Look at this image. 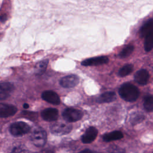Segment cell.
Listing matches in <instances>:
<instances>
[{"label":"cell","instance_id":"obj_1","mask_svg":"<svg viewBox=\"0 0 153 153\" xmlns=\"http://www.w3.org/2000/svg\"><path fill=\"white\" fill-rule=\"evenodd\" d=\"M119 94L126 101L134 102L138 98L139 91L135 85L130 83H125L120 87Z\"/></svg>","mask_w":153,"mask_h":153},{"label":"cell","instance_id":"obj_2","mask_svg":"<svg viewBox=\"0 0 153 153\" xmlns=\"http://www.w3.org/2000/svg\"><path fill=\"white\" fill-rule=\"evenodd\" d=\"M30 130V126L26 123L18 121L13 123L10 127V131L11 134L14 136H21L24 135Z\"/></svg>","mask_w":153,"mask_h":153},{"label":"cell","instance_id":"obj_3","mask_svg":"<svg viewBox=\"0 0 153 153\" xmlns=\"http://www.w3.org/2000/svg\"><path fill=\"white\" fill-rule=\"evenodd\" d=\"M31 140L38 147L43 146L47 142V133L41 128H36L31 134Z\"/></svg>","mask_w":153,"mask_h":153},{"label":"cell","instance_id":"obj_4","mask_svg":"<svg viewBox=\"0 0 153 153\" xmlns=\"http://www.w3.org/2000/svg\"><path fill=\"white\" fill-rule=\"evenodd\" d=\"M63 118L68 122H75L79 120L83 115L82 112L78 109L74 108H67L62 114Z\"/></svg>","mask_w":153,"mask_h":153},{"label":"cell","instance_id":"obj_5","mask_svg":"<svg viewBox=\"0 0 153 153\" xmlns=\"http://www.w3.org/2000/svg\"><path fill=\"white\" fill-rule=\"evenodd\" d=\"M72 127L65 123H55L51 126V132L56 135H64L69 133L72 130Z\"/></svg>","mask_w":153,"mask_h":153},{"label":"cell","instance_id":"obj_6","mask_svg":"<svg viewBox=\"0 0 153 153\" xmlns=\"http://www.w3.org/2000/svg\"><path fill=\"white\" fill-rule=\"evenodd\" d=\"M79 78L77 75L72 74L63 77L59 81L60 85L64 88H72L79 83Z\"/></svg>","mask_w":153,"mask_h":153},{"label":"cell","instance_id":"obj_7","mask_svg":"<svg viewBox=\"0 0 153 153\" xmlns=\"http://www.w3.org/2000/svg\"><path fill=\"white\" fill-rule=\"evenodd\" d=\"M14 90V85L9 82L0 83V100L7 99Z\"/></svg>","mask_w":153,"mask_h":153},{"label":"cell","instance_id":"obj_8","mask_svg":"<svg viewBox=\"0 0 153 153\" xmlns=\"http://www.w3.org/2000/svg\"><path fill=\"white\" fill-rule=\"evenodd\" d=\"M17 111V108L13 105L0 103V118H6L14 115Z\"/></svg>","mask_w":153,"mask_h":153},{"label":"cell","instance_id":"obj_9","mask_svg":"<svg viewBox=\"0 0 153 153\" xmlns=\"http://www.w3.org/2000/svg\"><path fill=\"white\" fill-rule=\"evenodd\" d=\"M109 59L106 56H99L85 59L81 62V65L85 66H96L107 63Z\"/></svg>","mask_w":153,"mask_h":153},{"label":"cell","instance_id":"obj_10","mask_svg":"<svg viewBox=\"0 0 153 153\" xmlns=\"http://www.w3.org/2000/svg\"><path fill=\"white\" fill-rule=\"evenodd\" d=\"M97 130L94 127H88L81 137V140L84 143H90L95 140L97 135Z\"/></svg>","mask_w":153,"mask_h":153},{"label":"cell","instance_id":"obj_11","mask_svg":"<svg viewBox=\"0 0 153 153\" xmlns=\"http://www.w3.org/2000/svg\"><path fill=\"white\" fill-rule=\"evenodd\" d=\"M42 98L46 102L53 104L59 105L60 103V97L58 94L53 91L47 90L42 93Z\"/></svg>","mask_w":153,"mask_h":153},{"label":"cell","instance_id":"obj_12","mask_svg":"<svg viewBox=\"0 0 153 153\" xmlns=\"http://www.w3.org/2000/svg\"><path fill=\"white\" fill-rule=\"evenodd\" d=\"M59 112L55 108H47L41 112L42 118L47 121H53L57 119Z\"/></svg>","mask_w":153,"mask_h":153},{"label":"cell","instance_id":"obj_13","mask_svg":"<svg viewBox=\"0 0 153 153\" xmlns=\"http://www.w3.org/2000/svg\"><path fill=\"white\" fill-rule=\"evenodd\" d=\"M149 75L148 72L145 69H140L134 75L135 81L140 85H145L149 80Z\"/></svg>","mask_w":153,"mask_h":153},{"label":"cell","instance_id":"obj_14","mask_svg":"<svg viewBox=\"0 0 153 153\" xmlns=\"http://www.w3.org/2000/svg\"><path fill=\"white\" fill-rule=\"evenodd\" d=\"M153 30V19L147 20L140 29V35L141 37H146Z\"/></svg>","mask_w":153,"mask_h":153},{"label":"cell","instance_id":"obj_15","mask_svg":"<svg viewBox=\"0 0 153 153\" xmlns=\"http://www.w3.org/2000/svg\"><path fill=\"white\" fill-rule=\"evenodd\" d=\"M116 99L115 93L113 91H107L102 94L97 99L99 103H108L115 100Z\"/></svg>","mask_w":153,"mask_h":153},{"label":"cell","instance_id":"obj_16","mask_svg":"<svg viewBox=\"0 0 153 153\" xmlns=\"http://www.w3.org/2000/svg\"><path fill=\"white\" fill-rule=\"evenodd\" d=\"M123 137V133L120 131H114L103 135V139L105 142H111L121 139Z\"/></svg>","mask_w":153,"mask_h":153},{"label":"cell","instance_id":"obj_17","mask_svg":"<svg viewBox=\"0 0 153 153\" xmlns=\"http://www.w3.org/2000/svg\"><path fill=\"white\" fill-rule=\"evenodd\" d=\"M48 63V60H44L40 62H39L36 65L35 68V73L36 75H42L43 74L45 71H46V69L47 68Z\"/></svg>","mask_w":153,"mask_h":153},{"label":"cell","instance_id":"obj_18","mask_svg":"<svg viewBox=\"0 0 153 153\" xmlns=\"http://www.w3.org/2000/svg\"><path fill=\"white\" fill-rule=\"evenodd\" d=\"M144 48L146 52L150 51L153 48V30L145 37Z\"/></svg>","mask_w":153,"mask_h":153},{"label":"cell","instance_id":"obj_19","mask_svg":"<svg viewBox=\"0 0 153 153\" xmlns=\"http://www.w3.org/2000/svg\"><path fill=\"white\" fill-rule=\"evenodd\" d=\"M143 107L148 112L153 111V96L148 95L145 97L143 100Z\"/></svg>","mask_w":153,"mask_h":153},{"label":"cell","instance_id":"obj_20","mask_svg":"<svg viewBox=\"0 0 153 153\" xmlns=\"http://www.w3.org/2000/svg\"><path fill=\"white\" fill-rule=\"evenodd\" d=\"M133 65H126L120 69L118 72V75L121 77L126 76L129 75L133 71Z\"/></svg>","mask_w":153,"mask_h":153},{"label":"cell","instance_id":"obj_21","mask_svg":"<svg viewBox=\"0 0 153 153\" xmlns=\"http://www.w3.org/2000/svg\"><path fill=\"white\" fill-rule=\"evenodd\" d=\"M133 50H134V47L133 45H127L125 48H124L122 50V51L120 53L119 56L121 58H126L131 54Z\"/></svg>","mask_w":153,"mask_h":153},{"label":"cell","instance_id":"obj_22","mask_svg":"<svg viewBox=\"0 0 153 153\" xmlns=\"http://www.w3.org/2000/svg\"><path fill=\"white\" fill-rule=\"evenodd\" d=\"M143 119H144V116L142 114L136 113V114H133L131 116V117L130 118V121L133 124H136L139 123L141 121H142L143 120Z\"/></svg>","mask_w":153,"mask_h":153},{"label":"cell","instance_id":"obj_23","mask_svg":"<svg viewBox=\"0 0 153 153\" xmlns=\"http://www.w3.org/2000/svg\"><path fill=\"white\" fill-rule=\"evenodd\" d=\"M109 153H125V150L117 145H112L108 148Z\"/></svg>","mask_w":153,"mask_h":153},{"label":"cell","instance_id":"obj_24","mask_svg":"<svg viewBox=\"0 0 153 153\" xmlns=\"http://www.w3.org/2000/svg\"><path fill=\"white\" fill-rule=\"evenodd\" d=\"M10 153H29V151L22 146H17L14 148Z\"/></svg>","mask_w":153,"mask_h":153},{"label":"cell","instance_id":"obj_25","mask_svg":"<svg viewBox=\"0 0 153 153\" xmlns=\"http://www.w3.org/2000/svg\"><path fill=\"white\" fill-rule=\"evenodd\" d=\"M7 16L6 14H4V15H2V16H1L0 17V20H1L2 22H5V21L7 20Z\"/></svg>","mask_w":153,"mask_h":153},{"label":"cell","instance_id":"obj_26","mask_svg":"<svg viewBox=\"0 0 153 153\" xmlns=\"http://www.w3.org/2000/svg\"><path fill=\"white\" fill-rule=\"evenodd\" d=\"M41 153H54V152L51 149H44L42 151Z\"/></svg>","mask_w":153,"mask_h":153},{"label":"cell","instance_id":"obj_27","mask_svg":"<svg viewBox=\"0 0 153 153\" xmlns=\"http://www.w3.org/2000/svg\"><path fill=\"white\" fill-rule=\"evenodd\" d=\"M78 153H93V152H92L90 149H84V150H82V151L79 152Z\"/></svg>","mask_w":153,"mask_h":153},{"label":"cell","instance_id":"obj_28","mask_svg":"<svg viewBox=\"0 0 153 153\" xmlns=\"http://www.w3.org/2000/svg\"><path fill=\"white\" fill-rule=\"evenodd\" d=\"M23 107H24L25 109H27V108H29V105L27 104V103H25V104L23 105Z\"/></svg>","mask_w":153,"mask_h":153}]
</instances>
